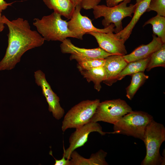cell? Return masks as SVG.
Listing matches in <instances>:
<instances>
[{"label":"cell","mask_w":165,"mask_h":165,"mask_svg":"<svg viewBox=\"0 0 165 165\" xmlns=\"http://www.w3.org/2000/svg\"><path fill=\"white\" fill-rule=\"evenodd\" d=\"M81 75L89 82L91 81L94 84V88L99 91L101 88V83L106 79V74L104 67H100L88 70L80 71Z\"/></svg>","instance_id":"obj_18"},{"label":"cell","mask_w":165,"mask_h":165,"mask_svg":"<svg viewBox=\"0 0 165 165\" xmlns=\"http://www.w3.org/2000/svg\"><path fill=\"white\" fill-rule=\"evenodd\" d=\"M75 129V130L70 137L69 147L66 150L63 147V154L65 158L69 160L74 151L83 146L87 141L89 135L91 133L97 132L101 135H104L107 133L110 134V132L103 131L102 127L99 123L92 121Z\"/></svg>","instance_id":"obj_9"},{"label":"cell","mask_w":165,"mask_h":165,"mask_svg":"<svg viewBox=\"0 0 165 165\" xmlns=\"http://www.w3.org/2000/svg\"><path fill=\"white\" fill-rule=\"evenodd\" d=\"M104 66L106 79L103 82L108 86H111L116 82L117 77L127 65L128 63L123 55L113 54L105 58Z\"/></svg>","instance_id":"obj_13"},{"label":"cell","mask_w":165,"mask_h":165,"mask_svg":"<svg viewBox=\"0 0 165 165\" xmlns=\"http://www.w3.org/2000/svg\"><path fill=\"white\" fill-rule=\"evenodd\" d=\"M131 0H125L117 5L109 7L105 5H98L93 9V13L95 19L103 17L102 24L104 28L108 27L111 24H113L116 27L114 32L115 34L121 31L123 29L122 20L127 16L132 17L137 4L128 3Z\"/></svg>","instance_id":"obj_5"},{"label":"cell","mask_w":165,"mask_h":165,"mask_svg":"<svg viewBox=\"0 0 165 165\" xmlns=\"http://www.w3.org/2000/svg\"><path fill=\"white\" fill-rule=\"evenodd\" d=\"M47 7L69 19L75 9L70 0H42Z\"/></svg>","instance_id":"obj_17"},{"label":"cell","mask_w":165,"mask_h":165,"mask_svg":"<svg viewBox=\"0 0 165 165\" xmlns=\"http://www.w3.org/2000/svg\"><path fill=\"white\" fill-rule=\"evenodd\" d=\"M60 48L62 53L71 54L70 60H75L78 62L91 59H105L113 55L107 52L100 47L86 49L77 47L68 38L62 42Z\"/></svg>","instance_id":"obj_10"},{"label":"cell","mask_w":165,"mask_h":165,"mask_svg":"<svg viewBox=\"0 0 165 165\" xmlns=\"http://www.w3.org/2000/svg\"><path fill=\"white\" fill-rule=\"evenodd\" d=\"M3 22L8 27V45L0 61V71L14 68L27 51L42 46L45 41L37 31L31 29L28 21L19 17L10 20L2 15Z\"/></svg>","instance_id":"obj_1"},{"label":"cell","mask_w":165,"mask_h":165,"mask_svg":"<svg viewBox=\"0 0 165 165\" xmlns=\"http://www.w3.org/2000/svg\"><path fill=\"white\" fill-rule=\"evenodd\" d=\"M50 154L54 158L55 160V163L54 165H70V160L66 159L64 154L62 158L59 160H56L55 158L52 155V151H50Z\"/></svg>","instance_id":"obj_26"},{"label":"cell","mask_w":165,"mask_h":165,"mask_svg":"<svg viewBox=\"0 0 165 165\" xmlns=\"http://www.w3.org/2000/svg\"><path fill=\"white\" fill-rule=\"evenodd\" d=\"M59 14L53 12L43 16L41 19H34L33 25L45 40L62 42L68 37L76 38L68 28V22Z\"/></svg>","instance_id":"obj_2"},{"label":"cell","mask_w":165,"mask_h":165,"mask_svg":"<svg viewBox=\"0 0 165 165\" xmlns=\"http://www.w3.org/2000/svg\"><path fill=\"white\" fill-rule=\"evenodd\" d=\"M107 6L109 7L116 6L120 2L125 0H105Z\"/></svg>","instance_id":"obj_27"},{"label":"cell","mask_w":165,"mask_h":165,"mask_svg":"<svg viewBox=\"0 0 165 165\" xmlns=\"http://www.w3.org/2000/svg\"><path fill=\"white\" fill-rule=\"evenodd\" d=\"M154 11L157 15L165 17V0H151L146 12Z\"/></svg>","instance_id":"obj_24"},{"label":"cell","mask_w":165,"mask_h":165,"mask_svg":"<svg viewBox=\"0 0 165 165\" xmlns=\"http://www.w3.org/2000/svg\"><path fill=\"white\" fill-rule=\"evenodd\" d=\"M151 0H143L137 4L133 16L129 24L120 32L115 34L116 36L125 42L129 37L133 29L141 16L146 12Z\"/></svg>","instance_id":"obj_16"},{"label":"cell","mask_w":165,"mask_h":165,"mask_svg":"<svg viewBox=\"0 0 165 165\" xmlns=\"http://www.w3.org/2000/svg\"><path fill=\"white\" fill-rule=\"evenodd\" d=\"M150 56L141 60L128 63L117 77L116 80H121L127 75L138 72H144L146 69Z\"/></svg>","instance_id":"obj_19"},{"label":"cell","mask_w":165,"mask_h":165,"mask_svg":"<svg viewBox=\"0 0 165 165\" xmlns=\"http://www.w3.org/2000/svg\"><path fill=\"white\" fill-rule=\"evenodd\" d=\"M15 2L8 3L4 0H0V13H2L3 10L6 9L9 6H11Z\"/></svg>","instance_id":"obj_28"},{"label":"cell","mask_w":165,"mask_h":165,"mask_svg":"<svg viewBox=\"0 0 165 165\" xmlns=\"http://www.w3.org/2000/svg\"><path fill=\"white\" fill-rule=\"evenodd\" d=\"M81 9L80 4L76 5L70 20L68 22V29L75 35L76 38L82 40L83 35L90 32L108 33L114 32L115 26L113 24L103 29L95 27L90 19L82 15L80 13Z\"/></svg>","instance_id":"obj_8"},{"label":"cell","mask_w":165,"mask_h":165,"mask_svg":"<svg viewBox=\"0 0 165 165\" xmlns=\"http://www.w3.org/2000/svg\"><path fill=\"white\" fill-rule=\"evenodd\" d=\"M150 24L152 27L153 33L157 35L163 43H165V17L156 15L144 23L143 26Z\"/></svg>","instance_id":"obj_21"},{"label":"cell","mask_w":165,"mask_h":165,"mask_svg":"<svg viewBox=\"0 0 165 165\" xmlns=\"http://www.w3.org/2000/svg\"><path fill=\"white\" fill-rule=\"evenodd\" d=\"M72 2L74 7L75 8L76 6L80 3V0H70Z\"/></svg>","instance_id":"obj_30"},{"label":"cell","mask_w":165,"mask_h":165,"mask_svg":"<svg viewBox=\"0 0 165 165\" xmlns=\"http://www.w3.org/2000/svg\"><path fill=\"white\" fill-rule=\"evenodd\" d=\"M165 141L164 125L154 119L147 126L143 141L146 148V154L141 165H164L165 157L161 156L160 149Z\"/></svg>","instance_id":"obj_3"},{"label":"cell","mask_w":165,"mask_h":165,"mask_svg":"<svg viewBox=\"0 0 165 165\" xmlns=\"http://www.w3.org/2000/svg\"><path fill=\"white\" fill-rule=\"evenodd\" d=\"M87 34L94 36L99 47L108 53L121 55H125L127 53L125 42L117 38L113 32L108 33L93 32Z\"/></svg>","instance_id":"obj_12"},{"label":"cell","mask_w":165,"mask_h":165,"mask_svg":"<svg viewBox=\"0 0 165 165\" xmlns=\"http://www.w3.org/2000/svg\"><path fill=\"white\" fill-rule=\"evenodd\" d=\"M101 0H80V5L82 8L89 10L93 8L98 5Z\"/></svg>","instance_id":"obj_25"},{"label":"cell","mask_w":165,"mask_h":165,"mask_svg":"<svg viewBox=\"0 0 165 165\" xmlns=\"http://www.w3.org/2000/svg\"><path fill=\"white\" fill-rule=\"evenodd\" d=\"M100 102L99 99L82 101L72 108L66 113L62 121L63 132L69 128H76L90 121Z\"/></svg>","instance_id":"obj_6"},{"label":"cell","mask_w":165,"mask_h":165,"mask_svg":"<svg viewBox=\"0 0 165 165\" xmlns=\"http://www.w3.org/2000/svg\"><path fill=\"white\" fill-rule=\"evenodd\" d=\"M131 75V83L126 89V97L130 100L133 99L139 88L148 78V76L142 72L134 73Z\"/></svg>","instance_id":"obj_20"},{"label":"cell","mask_w":165,"mask_h":165,"mask_svg":"<svg viewBox=\"0 0 165 165\" xmlns=\"http://www.w3.org/2000/svg\"><path fill=\"white\" fill-rule=\"evenodd\" d=\"M34 77L35 83L41 87L42 94L46 98L49 111L52 112L56 119H61L64 115V110L61 106L59 97L53 91L47 81L45 74L41 70H37L34 72Z\"/></svg>","instance_id":"obj_11"},{"label":"cell","mask_w":165,"mask_h":165,"mask_svg":"<svg viewBox=\"0 0 165 165\" xmlns=\"http://www.w3.org/2000/svg\"><path fill=\"white\" fill-rule=\"evenodd\" d=\"M152 37V41L148 44L141 45L130 53L123 55L125 60L128 63L144 59L159 49L164 43L156 35H153Z\"/></svg>","instance_id":"obj_14"},{"label":"cell","mask_w":165,"mask_h":165,"mask_svg":"<svg viewBox=\"0 0 165 165\" xmlns=\"http://www.w3.org/2000/svg\"><path fill=\"white\" fill-rule=\"evenodd\" d=\"M107 152L100 149L92 154L90 158L86 159L81 156L76 151H74L70 155V165H107L105 160Z\"/></svg>","instance_id":"obj_15"},{"label":"cell","mask_w":165,"mask_h":165,"mask_svg":"<svg viewBox=\"0 0 165 165\" xmlns=\"http://www.w3.org/2000/svg\"><path fill=\"white\" fill-rule=\"evenodd\" d=\"M153 120V117L147 112L133 111L125 115L114 125V131L111 134L131 136L143 141L146 127Z\"/></svg>","instance_id":"obj_4"},{"label":"cell","mask_w":165,"mask_h":165,"mask_svg":"<svg viewBox=\"0 0 165 165\" xmlns=\"http://www.w3.org/2000/svg\"><path fill=\"white\" fill-rule=\"evenodd\" d=\"M5 28L4 24L3 22L2 16L0 13V32L2 31Z\"/></svg>","instance_id":"obj_29"},{"label":"cell","mask_w":165,"mask_h":165,"mask_svg":"<svg viewBox=\"0 0 165 165\" xmlns=\"http://www.w3.org/2000/svg\"><path fill=\"white\" fill-rule=\"evenodd\" d=\"M158 67H165V43L151 55L146 69L147 71H149L152 69Z\"/></svg>","instance_id":"obj_22"},{"label":"cell","mask_w":165,"mask_h":165,"mask_svg":"<svg viewBox=\"0 0 165 165\" xmlns=\"http://www.w3.org/2000/svg\"><path fill=\"white\" fill-rule=\"evenodd\" d=\"M125 101L118 99L100 102L90 121L115 124L123 116L133 112Z\"/></svg>","instance_id":"obj_7"},{"label":"cell","mask_w":165,"mask_h":165,"mask_svg":"<svg viewBox=\"0 0 165 165\" xmlns=\"http://www.w3.org/2000/svg\"><path fill=\"white\" fill-rule=\"evenodd\" d=\"M142 0H136V4H138L140 2L142 1Z\"/></svg>","instance_id":"obj_31"},{"label":"cell","mask_w":165,"mask_h":165,"mask_svg":"<svg viewBox=\"0 0 165 165\" xmlns=\"http://www.w3.org/2000/svg\"><path fill=\"white\" fill-rule=\"evenodd\" d=\"M105 62V58L85 60L78 62L77 68L79 71L88 70L97 67H104Z\"/></svg>","instance_id":"obj_23"}]
</instances>
